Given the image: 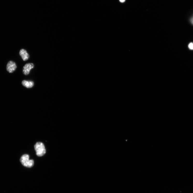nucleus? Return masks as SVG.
Returning a JSON list of instances; mask_svg holds the SVG:
<instances>
[{
  "instance_id": "nucleus-1",
  "label": "nucleus",
  "mask_w": 193,
  "mask_h": 193,
  "mask_svg": "<svg viewBox=\"0 0 193 193\" xmlns=\"http://www.w3.org/2000/svg\"><path fill=\"white\" fill-rule=\"evenodd\" d=\"M29 155L27 154H25L21 157L20 159V161L21 164L24 166L28 168L33 167L34 165V161L33 160H29Z\"/></svg>"
},
{
  "instance_id": "nucleus-2",
  "label": "nucleus",
  "mask_w": 193,
  "mask_h": 193,
  "mask_svg": "<svg viewBox=\"0 0 193 193\" xmlns=\"http://www.w3.org/2000/svg\"><path fill=\"white\" fill-rule=\"evenodd\" d=\"M34 148L36 154L38 157H42L46 153L45 147L43 144L41 142L36 143L34 146Z\"/></svg>"
},
{
  "instance_id": "nucleus-3",
  "label": "nucleus",
  "mask_w": 193,
  "mask_h": 193,
  "mask_svg": "<svg viewBox=\"0 0 193 193\" xmlns=\"http://www.w3.org/2000/svg\"><path fill=\"white\" fill-rule=\"evenodd\" d=\"M17 68V66L16 63L12 61H10L6 65V70L10 73H12L15 71Z\"/></svg>"
},
{
  "instance_id": "nucleus-4",
  "label": "nucleus",
  "mask_w": 193,
  "mask_h": 193,
  "mask_svg": "<svg viewBox=\"0 0 193 193\" xmlns=\"http://www.w3.org/2000/svg\"><path fill=\"white\" fill-rule=\"evenodd\" d=\"M34 67V64L33 63H28L24 66L23 71L24 75H29L31 70Z\"/></svg>"
},
{
  "instance_id": "nucleus-5",
  "label": "nucleus",
  "mask_w": 193,
  "mask_h": 193,
  "mask_svg": "<svg viewBox=\"0 0 193 193\" xmlns=\"http://www.w3.org/2000/svg\"><path fill=\"white\" fill-rule=\"evenodd\" d=\"M19 55L24 61H27L29 57V55L27 51L24 49H22L20 50Z\"/></svg>"
},
{
  "instance_id": "nucleus-6",
  "label": "nucleus",
  "mask_w": 193,
  "mask_h": 193,
  "mask_svg": "<svg viewBox=\"0 0 193 193\" xmlns=\"http://www.w3.org/2000/svg\"><path fill=\"white\" fill-rule=\"evenodd\" d=\"M22 84L23 86L27 88H29L32 87L34 86V84L33 81L24 80L22 81Z\"/></svg>"
},
{
  "instance_id": "nucleus-7",
  "label": "nucleus",
  "mask_w": 193,
  "mask_h": 193,
  "mask_svg": "<svg viewBox=\"0 0 193 193\" xmlns=\"http://www.w3.org/2000/svg\"><path fill=\"white\" fill-rule=\"evenodd\" d=\"M189 48L191 50H193V43H190L189 45Z\"/></svg>"
},
{
  "instance_id": "nucleus-8",
  "label": "nucleus",
  "mask_w": 193,
  "mask_h": 193,
  "mask_svg": "<svg viewBox=\"0 0 193 193\" xmlns=\"http://www.w3.org/2000/svg\"><path fill=\"white\" fill-rule=\"evenodd\" d=\"M120 1L121 3H123L125 1V0H120Z\"/></svg>"
},
{
  "instance_id": "nucleus-9",
  "label": "nucleus",
  "mask_w": 193,
  "mask_h": 193,
  "mask_svg": "<svg viewBox=\"0 0 193 193\" xmlns=\"http://www.w3.org/2000/svg\"><path fill=\"white\" fill-rule=\"evenodd\" d=\"M191 21L192 24H193V18L191 19Z\"/></svg>"
}]
</instances>
